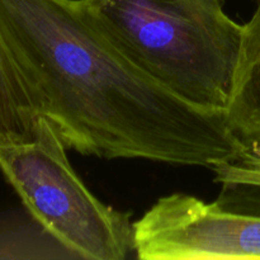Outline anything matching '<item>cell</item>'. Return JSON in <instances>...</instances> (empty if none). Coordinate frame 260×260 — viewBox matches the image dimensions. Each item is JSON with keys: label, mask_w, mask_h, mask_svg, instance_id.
<instances>
[{"label": "cell", "mask_w": 260, "mask_h": 260, "mask_svg": "<svg viewBox=\"0 0 260 260\" xmlns=\"http://www.w3.org/2000/svg\"><path fill=\"white\" fill-rule=\"evenodd\" d=\"M210 169L221 185L260 187V144L245 145L235 156Z\"/></svg>", "instance_id": "cell-8"}, {"label": "cell", "mask_w": 260, "mask_h": 260, "mask_svg": "<svg viewBox=\"0 0 260 260\" xmlns=\"http://www.w3.org/2000/svg\"><path fill=\"white\" fill-rule=\"evenodd\" d=\"M65 141L41 116L32 139L0 142V172L30 217L75 259L123 260L135 253L131 213L104 205L68 157Z\"/></svg>", "instance_id": "cell-3"}, {"label": "cell", "mask_w": 260, "mask_h": 260, "mask_svg": "<svg viewBox=\"0 0 260 260\" xmlns=\"http://www.w3.org/2000/svg\"><path fill=\"white\" fill-rule=\"evenodd\" d=\"M142 260H260V215L173 193L134 222Z\"/></svg>", "instance_id": "cell-4"}, {"label": "cell", "mask_w": 260, "mask_h": 260, "mask_svg": "<svg viewBox=\"0 0 260 260\" xmlns=\"http://www.w3.org/2000/svg\"><path fill=\"white\" fill-rule=\"evenodd\" d=\"M41 116L42 101L0 33V142L32 139Z\"/></svg>", "instance_id": "cell-6"}, {"label": "cell", "mask_w": 260, "mask_h": 260, "mask_svg": "<svg viewBox=\"0 0 260 260\" xmlns=\"http://www.w3.org/2000/svg\"><path fill=\"white\" fill-rule=\"evenodd\" d=\"M0 33L70 150L210 169L243 147L222 112L188 103L135 63L85 0H0Z\"/></svg>", "instance_id": "cell-1"}, {"label": "cell", "mask_w": 260, "mask_h": 260, "mask_svg": "<svg viewBox=\"0 0 260 260\" xmlns=\"http://www.w3.org/2000/svg\"><path fill=\"white\" fill-rule=\"evenodd\" d=\"M75 259L37 222L0 229V259Z\"/></svg>", "instance_id": "cell-7"}, {"label": "cell", "mask_w": 260, "mask_h": 260, "mask_svg": "<svg viewBox=\"0 0 260 260\" xmlns=\"http://www.w3.org/2000/svg\"><path fill=\"white\" fill-rule=\"evenodd\" d=\"M107 36L150 76L201 108L228 106L244 24L222 0H85Z\"/></svg>", "instance_id": "cell-2"}, {"label": "cell", "mask_w": 260, "mask_h": 260, "mask_svg": "<svg viewBox=\"0 0 260 260\" xmlns=\"http://www.w3.org/2000/svg\"><path fill=\"white\" fill-rule=\"evenodd\" d=\"M217 203L229 210L260 215V187L222 185Z\"/></svg>", "instance_id": "cell-9"}, {"label": "cell", "mask_w": 260, "mask_h": 260, "mask_svg": "<svg viewBox=\"0 0 260 260\" xmlns=\"http://www.w3.org/2000/svg\"><path fill=\"white\" fill-rule=\"evenodd\" d=\"M223 116L229 131L243 146L260 144V0L253 17L244 24L233 89Z\"/></svg>", "instance_id": "cell-5"}]
</instances>
